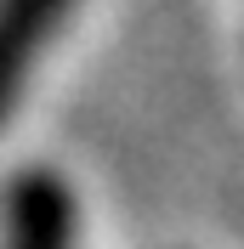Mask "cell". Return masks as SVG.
<instances>
[{
    "label": "cell",
    "mask_w": 244,
    "mask_h": 249,
    "mask_svg": "<svg viewBox=\"0 0 244 249\" xmlns=\"http://www.w3.org/2000/svg\"><path fill=\"white\" fill-rule=\"evenodd\" d=\"M0 249H80V198L51 164H29L6 181Z\"/></svg>",
    "instance_id": "cell-1"
},
{
    "label": "cell",
    "mask_w": 244,
    "mask_h": 249,
    "mask_svg": "<svg viewBox=\"0 0 244 249\" xmlns=\"http://www.w3.org/2000/svg\"><path fill=\"white\" fill-rule=\"evenodd\" d=\"M80 0H0V124L17 113L40 57L51 51Z\"/></svg>",
    "instance_id": "cell-2"
}]
</instances>
